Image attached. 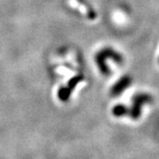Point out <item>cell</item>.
<instances>
[{"instance_id":"1","label":"cell","mask_w":159,"mask_h":159,"mask_svg":"<svg viewBox=\"0 0 159 159\" xmlns=\"http://www.w3.org/2000/svg\"><path fill=\"white\" fill-rule=\"evenodd\" d=\"M149 97L147 95H140L134 97V105L131 110V116L133 119H138L141 114V106L144 102L149 101Z\"/></svg>"},{"instance_id":"2","label":"cell","mask_w":159,"mask_h":159,"mask_svg":"<svg viewBox=\"0 0 159 159\" xmlns=\"http://www.w3.org/2000/svg\"><path fill=\"white\" fill-rule=\"evenodd\" d=\"M80 80H82L81 76H77L74 79H72L69 82V85L67 88H64L62 90L59 92V97H61L62 100H66V98H68L70 93L72 92L73 89L76 86V84L79 82Z\"/></svg>"},{"instance_id":"3","label":"cell","mask_w":159,"mask_h":159,"mask_svg":"<svg viewBox=\"0 0 159 159\" xmlns=\"http://www.w3.org/2000/svg\"><path fill=\"white\" fill-rule=\"evenodd\" d=\"M131 80L129 77L125 76V77H123L122 79L119 80L118 83H116L115 86L112 89V94L113 95H119L123 90H125V89L128 87V85L130 84Z\"/></svg>"},{"instance_id":"4","label":"cell","mask_w":159,"mask_h":159,"mask_svg":"<svg viewBox=\"0 0 159 159\" xmlns=\"http://www.w3.org/2000/svg\"><path fill=\"white\" fill-rule=\"evenodd\" d=\"M126 112H127V109L125 108V106H123V105H117L113 109V114L115 116H117V117L123 116Z\"/></svg>"}]
</instances>
